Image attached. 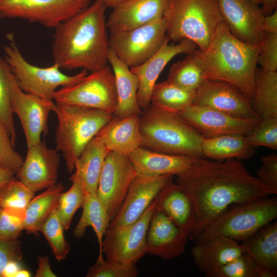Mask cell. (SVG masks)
Here are the masks:
<instances>
[{"mask_svg": "<svg viewBox=\"0 0 277 277\" xmlns=\"http://www.w3.org/2000/svg\"><path fill=\"white\" fill-rule=\"evenodd\" d=\"M176 184L189 195L195 208L197 224L189 238L192 240L230 206L274 194L235 159L197 157L185 171L176 175Z\"/></svg>", "mask_w": 277, "mask_h": 277, "instance_id": "cell-1", "label": "cell"}, {"mask_svg": "<svg viewBox=\"0 0 277 277\" xmlns=\"http://www.w3.org/2000/svg\"><path fill=\"white\" fill-rule=\"evenodd\" d=\"M107 8L94 1L55 28L51 45L54 64L60 68L91 72L107 65L110 49Z\"/></svg>", "mask_w": 277, "mask_h": 277, "instance_id": "cell-2", "label": "cell"}, {"mask_svg": "<svg viewBox=\"0 0 277 277\" xmlns=\"http://www.w3.org/2000/svg\"><path fill=\"white\" fill-rule=\"evenodd\" d=\"M260 44L235 37L223 21L215 29L207 48L202 51L203 78L228 82L252 102Z\"/></svg>", "mask_w": 277, "mask_h": 277, "instance_id": "cell-3", "label": "cell"}, {"mask_svg": "<svg viewBox=\"0 0 277 277\" xmlns=\"http://www.w3.org/2000/svg\"><path fill=\"white\" fill-rule=\"evenodd\" d=\"M140 128L142 147L168 154L203 157V136L178 112L150 104L140 115Z\"/></svg>", "mask_w": 277, "mask_h": 277, "instance_id": "cell-4", "label": "cell"}, {"mask_svg": "<svg viewBox=\"0 0 277 277\" xmlns=\"http://www.w3.org/2000/svg\"><path fill=\"white\" fill-rule=\"evenodd\" d=\"M163 18L169 40H190L202 51L223 21L217 0H168Z\"/></svg>", "mask_w": 277, "mask_h": 277, "instance_id": "cell-5", "label": "cell"}, {"mask_svg": "<svg viewBox=\"0 0 277 277\" xmlns=\"http://www.w3.org/2000/svg\"><path fill=\"white\" fill-rule=\"evenodd\" d=\"M53 111L58 125L56 149L61 152L69 173L83 149L114 116L108 111L55 102Z\"/></svg>", "mask_w": 277, "mask_h": 277, "instance_id": "cell-6", "label": "cell"}, {"mask_svg": "<svg viewBox=\"0 0 277 277\" xmlns=\"http://www.w3.org/2000/svg\"><path fill=\"white\" fill-rule=\"evenodd\" d=\"M276 217V196H267L235 205L207 225L195 240L198 243L224 236L242 241Z\"/></svg>", "mask_w": 277, "mask_h": 277, "instance_id": "cell-7", "label": "cell"}, {"mask_svg": "<svg viewBox=\"0 0 277 277\" xmlns=\"http://www.w3.org/2000/svg\"><path fill=\"white\" fill-rule=\"evenodd\" d=\"M7 37L8 43L4 48L5 59L17 85L26 93L53 100L54 93L58 87L73 85L87 75L86 69L73 75H66L54 64L45 68L34 66L22 54L14 35L9 34Z\"/></svg>", "mask_w": 277, "mask_h": 277, "instance_id": "cell-8", "label": "cell"}, {"mask_svg": "<svg viewBox=\"0 0 277 277\" xmlns=\"http://www.w3.org/2000/svg\"><path fill=\"white\" fill-rule=\"evenodd\" d=\"M53 101L114 114L117 98L113 72L107 65L91 71L76 83L57 89Z\"/></svg>", "mask_w": 277, "mask_h": 277, "instance_id": "cell-9", "label": "cell"}, {"mask_svg": "<svg viewBox=\"0 0 277 277\" xmlns=\"http://www.w3.org/2000/svg\"><path fill=\"white\" fill-rule=\"evenodd\" d=\"M157 203L156 197L134 222L108 228L101 248L107 261L135 264L146 254L147 233Z\"/></svg>", "mask_w": 277, "mask_h": 277, "instance_id": "cell-10", "label": "cell"}, {"mask_svg": "<svg viewBox=\"0 0 277 277\" xmlns=\"http://www.w3.org/2000/svg\"><path fill=\"white\" fill-rule=\"evenodd\" d=\"M166 37V24L162 18L130 30L111 32L109 45L116 57L130 68L153 55Z\"/></svg>", "mask_w": 277, "mask_h": 277, "instance_id": "cell-11", "label": "cell"}, {"mask_svg": "<svg viewBox=\"0 0 277 277\" xmlns=\"http://www.w3.org/2000/svg\"><path fill=\"white\" fill-rule=\"evenodd\" d=\"M91 0H0V17L21 18L55 28Z\"/></svg>", "mask_w": 277, "mask_h": 277, "instance_id": "cell-12", "label": "cell"}, {"mask_svg": "<svg viewBox=\"0 0 277 277\" xmlns=\"http://www.w3.org/2000/svg\"><path fill=\"white\" fill-rule=\"evenodd\" d=\"M137 174L128 156L114 151L108 153L100 176L96 195L106 211L110 223L118 212Z\"/></svg>", "mask_w": 277, "mask_h": 277, "instance_id": "cell-13", "label": "cell"}, {"mask_svg": "<svg viewBox=\"0 0 277 277\" xmlns=\"http://www.w3.org/2000/svg\"><path fill=\"white\" fill-rule=\"evenodd\" d=\"M10 94L12 111L20 120L27 148L39 143L42 134L47 135L49 132L48 118L55 103L53 100L24 92L17 85L13 74Z\"/></svg>", "mask_w": 277, "mask_h": 277, "instance_id": "cell-14", "label": "cell"}, {"mask_svg": "<svg viewBox=\"0 0 277 277\" xmlns=\"http://www.w3.org/2000/svg\"><path fill=\"white\" fill-rule=\"evenodd\" d=\"M178 113L203 138L230 134L247 135L261 121L259 116L237 118L213 109L194 104Z\"/></svg>", "mask_w": 277, "mask_h": 277, "instance_id": "cell-15", "label": "cell"}, {"mask_svg": "<svg viewBox=\"0 0 277 277\" xmlns=\"http://www.w3.org/2000/svg\"><path fill=\"white\" fill-rule=\"evenodd\" d=\"M194 105L208 107L240 118L256 117L251 101L235 86L225 81L204 79L196 90Z\"/></svg>", "mask_w": 277, "mask_h": 277, "instance_id": "cell-16", "label": "cell"}, {"mask_svg": "<svg viewBox=\"0 0 277 277\" xmlns=\"http://www.w3.org/2000/svg\"><path fill=\"white\" fill-rule=\"evenodd\" d=\"M174 176L137 174L131 183L124 202L109 227L125 225L136 221L160 192L172 182Z\"/></svg>", "mask_w": 277, "mask_h": 277, "instance_id": "cell-17", "label": "cell"}, {"mask_svg": "<svg viewBox=\"0 0 277 277\" xmlns=\"http://www.w3.org/2000/svg\"><path fill=\"white\" fill-rule=\"evenodd\" d=\"M60 155L45 142L27 148L26 156L15 173L17 179L35 193L57 183Z\"/></svg>", "mask_w": 277, "mask_h": 277, "instance_id": "cell-18", "label": "cell"}, {"mask_svg": "<svg viewBox=\"0 0 277 277\" xmlns=\"http://www.w3.org/2000/svg\"><path fill=\"white\" fill-rule=\"evenodd\" d=\"M223 21L238 39L260 43L265 15L259 5L250 0H217Z\"/></svg>", "mask_w": 277, "mask_h": 277, "instance_id": "cell-19", "label": "cell"}, {"mask_svg": "<svg viewBox=\"0 0 277 277\" xmlns=\"http://www.w3.org/2000/svg\"><path fill=\"white\" fill-rule=\"evenodd\" d=\"M169 41L166 37L160 48L153 55L141 65L130 68L138 78L137 100L138 106L142 110L150 105L153 87L169 62L178 54H189L197 48L195 44L188 39H183L175 45L169 44Z\"/></svg>", "mask_w": 277, "mask_h": 277, "instance_id": "cell-20", "label": "cell"}, {"mask_svg": "<svg viewBox=\"0 0 277 277\" xmlns=\"http://www.w3.org/2000/svg\"><path fill=\"white\" fill-rule=\"evenodd\" d=\"M188 239L173 221L156 207L147 233L146 254L164 260L173 259L184 252Z\"/></svg>", "mask_w": 277, "mask_h": 277, "instance_id": "cell-21", "label": "cell"}, {"mask_svg": "<svg viewBox=\"0 0 277 277\" xmlns=\"http://www.w3.org/2000/svg\"><path fill=\"white\" fill-rule=\"evenodd\" d=\"M168 0H129L113 9L107 21L110 32L130 30L163 18Z\"/></svg>", "mask_w": 277, "mask_h": 277, "instance_id": "cell-22", "label": "cell"}, {"mask_svg": "<svg viewBox=\"0 0 277 277\" xmlns=\"http://www.w3.org/2000/svg\"><path fill=\"white\" fill-rule=\"evenodd\" d=\"M98 136L110 151L129 156L142 147L143 138L140 128V115L113 117L98 132Z\"/></svg>", "mask_w": 277, "mask_h": 277, "instance_id": "cell-23", "label": "cell"}, {"mask_svg": "<svg viewBox=\"0 0 277 277\" xmlns=\"http://www.w3.org/2000/svg\"><path fill=\"white\" fill-rule=\"evenodd\" d=\"M157 208L167 214L189 239L197 224L194 203L189 195L172 182L157 196Z\"/></svg>", "mask_w": 277, "mask_h": 277, "instance_id": "cell-24", "label": "cell"}, {"mask_svg": "<svg viewBox=\"0 0 277 277\" xmlns=\"http://www.w3.org/2000/svg\"><path fill=\"white\" fill-rule=\"evenodd\" d=\"M245 252L244 247L238 241L224 236L196 243L191 250L195 265L205 275Z\"/></svg>", "mask_w": 277, "mask_h": 277, "instance_id": "cell-25", "label": "cell"}, {"mask_svg": "<svg viewBox=\"0 0 277 277\" xmlns=\"http://www.w3.org/2000/svg\"><path fill=\"white\" fill-rule=\"evenodd\" d=\"M128 157L137 174L151 176L178 175L190 167L196 159L186 155L160 153L143 147L137 148Z\"/></svg>", "mask_w": 277, "mask_h": 277, "instance_id": "cell-26", "label": "cell"}, {"mask_svg": "<svg viewBox=\"0 0 277 277\" xmlns=\"http://www.w3.org/2000/svg\"><path fill=\"white\" fill-rule=\"evenodd\" d=\"M108 61L112 68L115 77L117 105L114 114L120 118L135 114L140 115L142 109L139 107L137 100L139 87L137 76L116 57L110 49Z\"/></svg>", "mask_w": 277, "mask_h": 277, "instance_id": "cell-27", "label": "cell"}, {"mask_svg": "<svg viewBox=\"0 0 277 277\" xmlns=\"http://www.w3.org/2000/svg\"><path fill=\"white\" fill-rule=\"evenodd\" d=\"M109 151L103 141L95 135L83 149L75 162L74 172L70 179L77 180L85 192L96 194L101 172Z\"/></svg>", "mask_w": 277, "mask_h": 277, "instance_id": "cell-28", "label": "cell"}, {"mask_svg": "<svg viewBox=\"0 0 277 277\" xmlns=\"http://www.w3.org/2000/svg\"><path fill=\"white\" fill-rule=\"evenodd\" d=\"M241 245L259 266L277 276L276 221L260 228Z\"/></svg>", "mask_w": 277, "mask_h": 277, "instance_id": "cell-29", "label": "cell"}, {"mask_svg": "<svg viewBox=\"0 0 277 277\" xmlns=\"http://www.w3.org/2000/svg\"><path fill=\"white\" fill-rule=\"evenodd\" d=\"M201 151L204 157L216 161L231 159L248 160L255 152V147L249 143L247 135L230 134L203 138Z\"/></svg>", "mask_w": 277, "mask_h": 277, "instance_id": "cell-30", "label": "cell"}, {"mask_svg": "<svg viewBox=\"0 0 277 277\" xmlns=\"http://www.w3.org/2000/svg\"><path fill=\"white\" fill-rule=\"evenodd\" d=\"M64 188L62 183H56L32 197L25 208L24 230L28 234L38 233L45 221L56 208L59 195Z\"/></svg>", "mask_w": 277, "mask_h": 277, "instance_id": "cell-31", "label": "cell"}, {"mask_svg": "<svg viewBox=\"0 0 277 277\" xmlns=\"http://www.w3.org/2000/svg\"><path fill=\"white\" fill-rule=\"evenodd\" d=\"M252 108L261 120L277 119V72L257 68Z\"/></svg>", "mask_w": 277, "mask_h": 277, "instance_id": "cell-32", "label": "cell"}, {"mask_svg": "<svg viewBox=\"0 0 277 277\" xmlns=\"http://www.w3.org/2000/svg\"><path fill=\"white\" fill-rule=\"evenodd\" d=\"M82 208V214L73 230V235L81 239L84 236L87 227H91L102 251L103 238L110 224L106 211L96 194L86 192Z\"/></svg>", "mask_w": 277, "mask_h": 277, "instance_id": "cell-33", "label": "cell"}, {"mask_svg": "<svg viewBox=\"0 0 277 277\" xmlns=\"http://www.w3.org/2000/svg\"><path fill=\"white\" fill-rule=\"evenodd\" d=\"M203 74L202 51L196 49L171 66L167 80L184 89L196 91L204 80Z\"/></svg>", "mask_w": 277, "mask_h": 277, "instance_id": "cell-34", "label": "cell"}, {"mask_svg": "<svg viewBox=\"0 0 277 277\" xmlns=\"http://www.w3.org/2000/svg\"><path fill=\"white\" fill-rule=\"evenodd\" d=\"M195 92L184 89L166 80L154 85L150 104L168 111L179 112L193 104Z\"/></svg>", "mask_w": 277, "mask_h": 277, "instance_id": "cell-35", "label": "cell"}, {"mask_svg": "<svg viewBox=\"0 0 277 277\" xmlns=\"http://www.w3.org/2000/svg\"><path fill=\"white\" fill-rule=\"evenodd\" d=\"M13 74L5 58L0 55V123L7 129L15 145L16 133L11 104V82Z\"/></svg>", "mask_w": 277, "mask_h": 277, "instance_id": "cell-36", "label": "cell"}, {"mask_svg": "<svg viewBox=\"0 0 277 277\" xmlns=\"http://www.w3.org/2000/svg\"><path fill=\"white\" fill-rule=\"evenodd\" d=\"M72 184L66 192H62L59 195L56 211L64 230L70 228L72 219L76 211L84 202L85 191L81 183L75 179H70Z\"/></svg>", "mask_w": 277, "mask_h": 277, "instance_id": "cell-37", "label": "cell"}, {"mask_svg": "<svg viewBox=\"0 0 277 277\" xmlns=\"http://www.w3.org/2000/svg\"><path fill=\"white\" fill-rule=\"evenodd\" d=\"M64 231L55 209L45 221L40 231L48 241L53 255L58 261L65 260L71 248L64 236Z\"/></svg>", "mask_w": 277, "mask_h": 277, "instance_id": "cell-38", "label": "cell"}, {"mask_svg": "<svg viewBox=\"0 0 277 277\" xmlns=\"http://www.w3.org/2000/svg\"><path fill=\"white\" fill-rule=\"evenodd\" d=\"M207 277H263L262 268L246 252L206 275Z\"/></svg>", "mask_w": 277, "mask_h": 277, "instance_id": "cell-39", "label": "cell"}, {"mask_svg": "<svg viewBox=\"0 0 277 277\" xmlns=\"http://www.w3.org/2000/svg\"><path fill=\"white\" fill-rule=\"evenodd\" d=\"M139 274L135 264L105 260L100 251L95 263L88 270L87 277H136Z\"/></svg>", "mask_w": 277, "mask_h": 277, "instance_id": "cell-40", "label": "cell"}, {"mask_svg": "<svg viewBox=\"0 0 277 277\" xmlns=\"http://www.w3.org/2000/svg\"><path fill=\"white\" fill-rule=\"evenodd\" d=\"M35 193L15 177L0 189V208L25 209Z\"/></svg>", "mask_w": 277, "mask_h": 277, "instance_id": "cell-41", "label": "cell"}, {"mask_svg": "<svg viewBox=\"0 0 277 277\" xmlns=\"http://www.w3.org/2000/svg\"><path fill=\"white\" fill-rule=\"evenodd\" d=\"M25 217V209L0 208V239H17L24 230Z\"/></svg>", "mask_w": 277, "mask_h": 277, "instance_id": "cell-42", "label": "cell"}, {"mask_svg": "<svg viewBox=\"0 0 277 277\" xmlns=\"http://www.w3.org/2000/svg\"><path fill=\"white\" fill-rule=\"evenodd\" d=\"M249 143L254 147L263 146L277 149V119L261 120L248 135Z\"/></svg>", "mask_w": 277, "mask_h": 277, "instance_id": "cell-43", "label": "cell"}, {"mask_svg": "<svg viewBox=\"0 0 277 277\" xmlns=\"http://www.w3.org/2000/svg\"><path fill=\"white\" fill-rule=\"evenodd\" d=\"M14 146L7 129L0 123V166L16 173L22 166L24 159L14 149Z\"/></svg>", "mask_w": 277, "mask_h": 277, "instance_id": "cell-44", "label": "cell"}, {"mask_svg": "<svg viewBox=\"0 0 277 277\" xmlns=\"http://www.w3.org/2000/svg\"><path fill=\"white\" fill-rule=\"evenodd\" d=\"M257 64L268 71L277 69V34L264 33L260 42Z\"/></svg>", "mask_w": 277, "mask_h": 277, "instance_id": "cell-45", "label": "cell"}, {"mask_svg": "<svg viewBox=\"0 0 277 277\" xmlns=\"http://www.w3.org/2000/svg\"><path fill=\"white\" fill-rule=\"evenodd\" d=\"M262 165L256 177L277 194V154L271 153L261 157Z\"/></svg>", "mask_w": 277, "mask_h": 277, "instance_id": "cell-46", "label": "cell"}, {"mask_svg": "<svg viewBox=\"0 0 277 277\" xmlns=\"http://www.w3.org/2000/svg\"><path fill=\"white\" fill-rule=\"evenodd\" d=\"M23 256L21 244L17 239H0V277L3 276L4 272L10 263L19 262Z\"/></svg>", "mask_w": 277, "mask_h": 277, "instance_id": "cell-47", "label": "cell"}, {"mask_svg": "<svg viewBox=\"0 0 277 277\" xmlns=\"http://www.w3.org/2000/svg\"><path fill=\"white\" fill-rule=\"evenodd\" d=\"M37 263L38 267L35 271V277L56 276L51 268L48 256H38Z\"/></svg>", "mask_w": 277, "mask_h": 277, "instance_id": "cell-48", "label": "cell"}, {"mask_svg": "<svg viewBox=\"0 0 277 277\" xmlns=\"http://www.w3.org/2000/svg\"><path fill=\"white\" fill-rule=\"evenodd\" d=\"M262 30L264 33L277 34V10L276 9L270 14L265 16Z\"/></svg>", "mask_w": 277, "mask_h": 277, "instance_id": "cell-49", "label": "cell"}, {"mask_svg": "<svg viewBox=\"0 0 277 277\" xmlns=\"http://www.w3.org/2000/svg\"><path fill=\"white\" fill-rule=\"evenodd\" d=\"M15 174L12 170L0 166V189L14 179Z\"/></svg>", "mask_w": 277, "mask_h": 277, "instance_id": "cell-50", "label": "cell"}, {"mask_svg": "<svg viewBox=\"0 0 277 277\" xmlns=\"http://www.w3.org/2000/svg\"><path fill=\"white\" fill-rule=\"evenodd\" d=\"M261 8L265 16L271 14L277 6V0H262Z\"/></svg>", "mask_w": 277, "mask_h": 277, "instance_id": "cell-51", "label": "cell"}, {"mask_svg": "<svg viewBox=\"0 0 277 277\" xmlns=\"http://www.w3.org/2000/svg\"><path fill=\"white\" fill-rule=\"evenodd\" d=\"M103 3L107 8H114L129 0H93Z\"/></svg>", "mask_w": 277, "mask_h": 277, "instance_id": "cell-52", "label": "cell"}, {"mask_svg": "<svg viewBox=\"0 0 277 277\" xmlns=\"http://www.w3.org/2000/svg\"><path fill=\"white\" fill-rule=\"evenodd\" d=\"M31 276V274L28 270L20 268L15 273L14 277H30Z\"/></svg>", "mask_w": 277, "mask_h": 277, "instance_id": "cell-53", "label": "cell"}, {"mask_svg": "<svg viewBox=\"0 0 277 277\" xmlns=\"http://www.w3.org/2000/svg\"><path fill=\"white\" fill-rule=\"evenodd\" d=\"M251 1H252V2L254 3H256L259 5L262 4V0H250Z\"/></svg>", "mask_w": 277, "mask_h": 277, "instance_id": "cell-54", "label": "cell"}]
</instances>
